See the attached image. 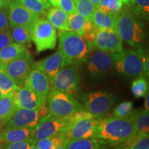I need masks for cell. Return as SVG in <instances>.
I'll return each mask as SVG.
<instances>
[{"label": "cell", "instance_id": "cell-27", "mask_svg": "<svg viewBox=\"0 0 149 149\" xmlns=\"http://www.w3.org/2000/svg\"><path fill=\"white\" fill-rule=\"evenodd\" d=\"M68 142L64 133L57 134L46 138L35 141V146L39 149H56L58 147L66 144Z\"/></svg>", "mask_w": 149, "mask_h": 149}, {"label": "cell", "instance_id": "cell-8", "mask_svg": "<svg viewBox=\"0 0 149 149\" xmlns=\"http://www.w3.org/2000/svg\"><path fill=\"white\" fill-rule=\"evenodd\" d=\"M80 74L77 65H68L61 68L50 80L51 91H57L74 95L79 91Z\"/></svg>", "mask_w": 149, "mask_h": 149}, {"label": "cell", "instance_id": "cell-30", "mask_svg": "<svg viewBox=\"0 0 149 149\" xmlns=\"http://www.w3.org/2000/svg\"><path fill=\"white\" fill-rule=\"evenodd\" d=\"M135 137L144 133H149V111L144 109L137 112L134 119Z\"/></svg>", "mask_w": 149, "mask_h": 149}, {"label": "cell", "instance_id": "cell-25", "mask_svg": "<svg viewBox=\"0 0 149 149\" xmlns=\"http://www.w3.org/2000/svg\"><path fill=\"white\" fill-rule=\"evenodd\" d=\"M26 50L25 46L14 42L10 43L0 51V64L5 66L19 57Z\"/></svg>", "mask_w": 149, "mask_h": 149}, {"label": "cell", "instance_id": "cell-29", "mask_svg": "<svg viewBox=\"0 0 149 149\" xmlns=\"http://www.w3.org/2000/svg\"><path fill=\"white\" fill-rule=\"evenodd\" d=\"M31 12L42 17L46 14L51 3L48 0H16Z\"/></svg>", "mask_w": 149, "mask_h": 149}, {"label": "cell", "instance_id": "cell-43", "mask_svg": "<svg viewBox=\"0 0 149 149\" xmlns=\"http://www.w3.org/2000/svg\"><path fill=\"white\" fill-rule=\"evenodd\" d=\"M90 1L93 3V4L97 8H98L99 3H100V0H90Z\"/></svg>", "mask_w": 149, "mask_h": 149}, {"label": "cell", "instance_id": "cell-36", "mask_svg": "<svg viewBox=\"0 0 149 149\" xmlns=\"http://www.w3.org/2000/svg\"><path fill=\"white\" fill-rule=\"evenodd\" d=\"M49 2L53 7L61 9L68 15L76 12L74 0H49Z\"/></svg>", "mask_w": 149, "mask_h": 149}, {"label": "cell", "instance_id": "cell-46", "mask_svg": "<svg viewBox=\"0 0 149 149\" xmlns=\"http://www.w3.org/2000/svg\"><path fill=\"white\" fill-rule=\"evenodd\" d=\"M14 1V0H5V1H6V4L8 6V4H9V3L10 2V1Z\"/></svg>", "mask_w": 149, "mask_h": 149}, {"label": "cell", "instance_id": "cell-26", "mask_svg": "<svg viewBox=\"0 0 149 149\" xmlns=\"http://www.w3.org/2000/svg\"><path fill=\"white\" fill-rule=\"evenodd\" d=\"M31 26L20 25L10 28V34L13 41L25 46L30 45L32 41L31 40Z\"/></svg>", "mask_w": 149, "mask_h": 149}, {"label": "cell", "instance_id": "cell-4", "mask_svg": "<svg viewBox=\"0 0 149 149\" xmlns=\"http://www.w3.org/2000/svg\"><path fill=\"white\" fill-rule=\"evenodd\" d=\"M46 104L50 115L59 118H67L75 112L84 109L82 104L71 95L57 91H50Z\"/></svg>", "mask_w": 149, "mask_h": 149}, {"label": "cell", "instance_id": "cell-3", "mask_svg": "<svg viewBox=\"0 0 149 149\" xmlns=\"http://www.w3.org/2000/svg\"><path fill=\"white\" fill-rule=\"evenodd\" d=\"M91 48L84 37L77 33L71 31L59 32V50L63 55V67L82 64Z\"/></svg>", "mask_w": 149, "mask_h": 149}, {"label": "cell", "instance_id": "cell-40", "mask_svg": "<svg viewBox=\"0 0 149 149\" xmlns=\"http://www.w3.org/2000/svg\"><path fill=\"white\" fill-rule=\"evenodd\" d=\"M144 75L148 77L149 75V57L148 55H145L144 57Z\"/></svg>", "mask_w": 149, "mask_h": 149}, {"label": "cell", "instance_id": "cell-35", "mask_svg": "<svg viewBox=\"0 0 149 149\" xmlns=\"http://www.w3.org/2000/svg\"><path fill=\"white\" fill-rule=\"evenodd\" d=\"M133 103L130 102H124L120 104L113 113V117H120V118H126L130 117L134 113Z\"/></svg>", "mask_w": 149, "mask_h": 149}, {"label": "cell", "instance_id": "cell-32", "mask_svg": "<svg viewBox=\"0 0 149 149\" xmlns=\"http://www.w3.org/2000/svg\"><path fill=\"white\" fill-rule=\"evenodd\" d=\"M76 13L84 17L86 19L91 20L97 8L90 0H74Z\"/></svg>", "mask_w": 149, "mask_h": 149}, {"label": "cell", "instance_id": "cell-31", "mask_svg": "<svg viewBox=\"0 0 149 149\" xmlns=\"http://www.w3.org/2000/svg\"><path fill=\"white\" fill-rule=\"evenodd\" d=\"M19 88L7 72L4 66L0 64V89L3 95H12L15 91Z\"/></svg>", "mask_w": 149, "mask_h": 149}, {"label": "cell", "instance_id": "cell-47", "mask_svg": "<svg viewBox=\"0 0 149 149\" xmlns=\"http://www.w3.org/2000/svg\"><path fill=\"white\" fill-rule=\"evenodd\" d=\"M3 96V94L2 91H1V89H0V98H1V97H2Z\"/></svg>", "mask_w": 149, "mask_h": 149}, {"label": "cell", "instance_id": "cell-24", "mask_svg": "<svg viewBox=\"0 0 149 149\" xmlns=\"http://www.w3.org/2000/svg\"><path fill=\"white\" fill-rule=\"evenodd\" d=\"M115 19L116 14L104 13L97 8L92 17V21L94 26L97 29H115Z\"/></svg>", "mask_w": 149, "mask_h": 149}, {"label": "cell", "instance_id": "cell-37", "mask_svg": "<svg viewBox=\"0 0 149 149\" xmlns=\"http://www.w3.org/2000/svg\"><path fill=\"white\" fill-rule=\"evenodd\" d=\"M35 141L32 139L26 140L17 141V142L11 143V144H3L4 149H31Z\"/></svg>", "mask_w": 149, "mask_h": 149}, {"label": "cell", "instance_id": "cell-19", "mask_svg": "<svg viewBox=\"0 0 149 149\" xmlns=\"http://www.w3.org/2000/svg\"><path fill=\"white\" fill-rule=\"evenodd\" d=\"M35 128H10L0 130V143L11 144L31 139Z\"/></svg>", "mask_w": 149, "mask_h": 149}, {"label": "cell", "instance_id": "cell-2", "mask_svg": "<svg viewBox=\"0 0 149 149\" xmlns=\"http://www.w3.org/2000/svg\"><path fill=\"white\" fill-rule=\"evenodd\" d=\"M115 31L122 41L143 53L141 49L145 39L144 26L141 19L126 7L116 14Z\"/></svg>", "mask_w": 149, "mask_h": 149}, {"label": "cell", "instance_id": "cell-20", "mask_svg": "<svg viewBox=\"0 0 149 149\" xmlns=\"http://www.w3.org/2000/svg\"><path fill=\"white\" fill-rule=\"evenodd\" d=\"M95 29L91 20H87L77 13L70 14L68 19V31L83 35Z\"/></svg>", "mask_w": 149, "mask_h": 149}, {"label": "cell", "instance_id": "cell-45", "mask_svg": "<svg viewBox=\"0 0 149 149\" xmlns=\"http://www.w3.org/2000/svg\"><path fill=\"white\" fill-rule=\"evenodd\" d=\"M56 149H66V144H64L62 145V146L58 147V148H57Z\"/></svg>", "mask_w": 149, "mask_h": 149}, {"label": "cell", "instance_id": "cell-10", "mask_svg": "<svg viewBox=\"0 0 149 149\" xmlns=\"http://www.w3.org/2000/svg\"><path fill=\"white\" fill-rule=\"evenodd\" d=\"M33 64V56L26 49L19 57L5 65L4 68L16 85L21 88L24 86L26 78Z\"/></svg>", "mask_w": 149, "mask_h": 149}, {"label": "cell", "instance_id": "cell-9", "mask_svg": "<svg viewBox=\"0 0 149 149\" xmlns=\"http://www.w3.org/2000/svg\"><path fill=\"white\" fill-rule=\"evenodd\" d=\"M113 95L104 91L90 93L84 97V109L94 117L100 118L107 115L114 104Z\"/></svg>", "mask_w": 149, "mask_h": 149}, {"label": "cell", "instance_id": "cell-28", "mask_svg": "<svg viewBox=\"0 0 149 149\" xmlns=\"http://www.w3.org/2000/svg\"><path fill=\"white\" fill-rule=\"evenodd\" d=\"M126 8L139 19H148L149 0H129Z\"/></svg>", "mask_w": 149, "mask_h": 149}, {"label": "cell", "instance_id": "cell-34", "mask_svg": "<svg viewBox=\"0 0 149 149\" xmlns=\"http://www.w3.org/2000/svg\"><path fill=\"white\" fill-rule=\"evenodd\" d=\"M126 146L128 149H149V133L136 136Z\"/></svg>", "mask_w": 149, "mask_h": 149}, {"label": "cell", "instance_id": "cell-1", "mask_svg": "<svg viewBox=\"0 0 149 149\" xmlns=\"http://www.w3.org/2000/svg\"><path fill=\"white\" fill-rule=\"evenodd\" d=\"M137 111L130 117H111L100 120L97 137L107 141L111 146H126L135 137L134 119Z\"/></svg>", "mask_w": 149, "mask_h": 149}, {"label": "cell", "instance_id": "cell-15", "mask_svg": "<svg viewBox=\"0 0 149 149\" xmlns=\"http://www.w3.org/2000/svg\"><path fill=\"white\" fill-rule=\"evenodd\" d=\"M8 12L9 27L10 28L20 25L31 26L40 17L28 10L16 0L9 3Z\"/></svg>", "mask_w": 149, "mask_h": 149}, {"label": "cell", "instance_id": "cell-14", "mask_svg": "<svg viewBox=\"0 0 149 149\" xmlns=\"http://www.w3.org/2000/svg\"><path fill=\"white\" fill-rule=\"evenodd\" d=\"M94 46L102 51L117 53L122 51L123 41L115 30L97 29Z\"/></svg>", "mask_w": 149, "mask_h": 149}, {"label": "cell", "instance_id": "cell-39", "mask_svg": "<svg viewBox=\"0 0 149 149\" xmlns=\"http://www.w3.org/2000/svg\"><path fill=\"white\" fill-rule=\"evenodd\" d=\"M13 42L10 29H5L0 32V51Z\"/></svg>", "mask_w": 149, "mask_h": 149}, {"label": "cell", "instance_id": "cell-38", "mask_svg": "<svg viewBox=\"0 0 149 149\" xmlns=\"http://www.w3.org/2000/svg\"><path fill=\"white\" fill-rule=\"evenodd\" d=\"M9 28L8 6L0 9V32Z\"/></svg>", "mask_w": 149, "mask_h": 149}, {"label": "cell", "instance_id": "cell-18", "mask_svg": "<svg viewBox=\"0 0 149 149\" xmlns=\"http://www.w3.org/2000/svg\"><path fill=\"white\" fill-rule=\"evenodd\" d=\"M35 64L37 68L47 74L51 80L63 68V55L61 51L58 50L53 55L41 59L38 62L35 63Z\"/></svg>", "mask_w": 149, "mask_h": 149}, {"label": "cell", "instance_id": "cell-42", "mask_svg": "<svg viewBox=\"0 0 149 149\" xmlns=\"http://www.w3.org/2000/svg\"><path fill=\"white\" fill-rule=\"evenodd\" d=\"M8 6V5L6 3L5 0H0V9L3 8V7Z\"/></svg>", "mask_w": 149, "mask_h": 149}, {"label": "cell", "instance_id": "cell-13", "mask_svg": "<svg viewBox=\"0 0 149 149\" xmlns=\"http://www.w3.org/2000/svg\"><path fill=\"white\" fill-rule=\"evenodd\" d=\"M24 86L32 90L43 104L46 103L48 93L51 91L50 79L47 74L35 66V63L26 78Z\"/></svg>", "mask_w": 149, "mask_h": 149}, {"label": "cell", "instance_id": "cell-12", "mask_svg": "<svg viewBox=\"0 0 149 149\" xmlns=\"http://www.w3.org/2000/svg\"><path fill=\"white\" fill-rule=\"evenodd\" d=\"M100 118L90 117L70 123L64 134L67 140L97 137Z\"/></svg>", "mask_w": 149, "mask_h": 149}, {"label": "cell", "instance_id": "cell-5", "mask_svg": "<svg viewBox=\"0 0 149 149\" xmlns=\"http://www.w3.org/2000/svg\"><path fill=\"white\" fill-rule=\"evenodd\" d=\"M144 54L138 51L123 49L115 53V70L130 78L144 75Z\"/></svg>", "mask_w": 149, "mask_h": 149}, {"label": "cell", "instance_id": "cell-49", "mask_svg": "<svg viewBox=\"0 0 149 149\" xmlns=\"http://www.w3.org/2000/svg\"><path fill=\"white\" fill-rule=\"evenodd\" d=\"M0 149H1V146H0Z\"/></svg>", "mask_w": 149, "mask_h": 149}, {"label": "cell", "instance_id": "cell-11", "mask_svg": "<svg viewBox=\"0 0 149 149\" xmlns=\"http://www.w3.org/2000/svg\"><path fill=\"white\" fill-rule=\"evenodd\" d=\"M69 124L70 122L68 117L59 118L49 115L40 121L35 127L31 139L35 141L50 136L64 133Z\"/></svg>", "mask_w": 149, "mask_h": 149}, {"label": "cell", "instance_id": "cell-44", "mask_svg": "<svg viewBox=\"0 0 149 149\" xmlns=\"http://www.w3.org/2000/svg\"><path fill=\"white\" fill-rule=\"evenodd\" d=\"M114 149H128L126 146H117L116 148Z\"/></svg>", "mask_w": 149, "mask_h": 149}, {"label": "cell", "instance_id": "cell-48", "mask_svg": "<svg viewBox=\"0 0 149 149\" xmlns=\"http://www.w3.org/2000/svg\"><path fill=\"white\" fill-rule=\"evenodd\" d=\"M31 149H39L38 148H37V146H35V144L34 145H33V147H32V148H31Z\"/></svg>", "mask_w": 149, "mask_h": 149}, {"label": "cell", "instance_id": "cell-41", "mask_svg": "<svg viewBox=\"0 0 149 149\" xmlns=\"http://www.w3.org/2000/svg\"><path fill=\"white\" fill-rule=\"evenodd\" d=\"M144 97H145V100H144L145 108L144 109H146V110L149 111V94H148V92L146 93V95H145Z\"/></svg>", "mask_w": 149, "mask_h": 149}, {"label": "cell", "instance_id": "cell-22", "mask_svg": "<svg viewBox=\"0 0 149 149\" xmlns=\"http://www.w3.org/2000/svg\"><path fill=\"white\" fill-rule=\"evenodd\" d=\"M46 15L52 25L59 31H68V15L58 8H50L46 11Z\"/></svg>", "mask_w": 149, "mask_h": 149}, {"label": "cell", "instance_id": "cell-23", "mask_svg": "<svg viewBox=\"0 0 149 149\" xmlns=\"http://www.w3.org/2000/svg\"><path fill=\"white\" fill-rule=\"evenodd\" d=\"M17 110L12 95H3L0 98V130L13 116Z\"/></svg>", "mask_w": 149, "mask_h": 149}, {"label": "cell", "instance_id": "cell-17", "mask_svg": "<svg viewBox=\"0 0 149 149\" xmlns=\"http://www.w3.org/2000/svg\"><path fill=\"white\" fill-rule=\"evenodd\" d=\"M12 97L17 109L35 110L43 104L39 97L25 86L15 91Z\"/></svg>", "mask_w": 149, "mask_h": 149}, {"label": "cell", "instance_id": "cell-33", "mask_svg": "<svg viewBox=\"0 0 149 149\" xmlns=\"http://www.w3.org/2000/svg\"><path fill=\"white\" fill-rule=\"evenodd\" d=\"M144 75L137 77L132 84L131 90L135 98L143 97L148 92V84Z\"/></svg>", "mask_w": 149, "mask_h": 149}, {"label": "cell", "instance_id": "cell-7", "mask_svg": "<svg viewBox=\"0 0 149 149\" xmlns=\"http://www.w3.org/2000/svg\"><path fill=\"white\" fill-rule=\"evenodd\" d=\"M84 62L89 73L96 78L107 75L115 69V53L102 51L95 46L91 48Z\"/></svg>", "mask_w": 149, "mask_h": 149}, {"label": "cell", "instance_id": "cell-16", "mask_svg": "<svg viewBox=\"0 0 149 149\" xmlns=\"http://www.w3.org/2000/svg\"><path fill=\"white\" fill-rule=\"evenodd\" d=\"M40 121L38 109H17L13 116L11 117L10 120L1 130L10 128H35Z\"/></svg>", "mask_w": 149, "mask_h": 149}, {"label": "cell", "instance_id": "cell-6", "mask_svg": "<svg viewBox=\"0 0 149 149\" xmlns=\"http://www.w3.org/2000/svg\"><path fill=\"white\" fill-rule=\"evenodd\" d=\"M31 40L38 53L53 50L57 45V31L47 19L40 17L31 26Z\"/></svg>", "mask_w": 149, "mask_h": 149}, {"label": "cell", "instance_id": "cell-21", "mask_svg": "<svg viewBox=\"0 0 149 149\" xmlns=\"http://www.w3.org/2000/svg\"><path fill=\"white\" fill-rule=\"evenodd\" d=\"M111 145L98 137H91L70 140L66 149H110Z\"/></svg>", "mask_w": 149, "mask_h": 149}]
</instances>
